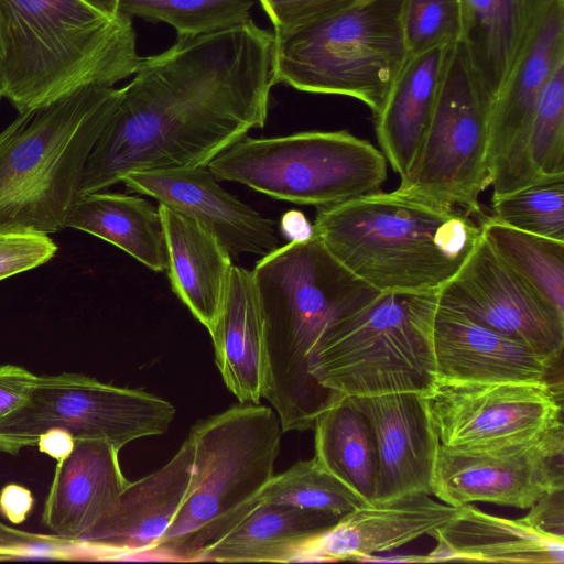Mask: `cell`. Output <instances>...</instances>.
I'll return each instance as SVG.
<instances>
[{
    "label": "cell",
    "instance_id": "cell-33",
    "mask_svg": "<svg viewBox=\"0 0 564 564\" xmlns=\"http://www.w3.org/2000/svg\"><path fill=\"white\" fill-rule=\"evenodd\" d=\"M492 217L530 234L564 241V174L543 176L505 195H492Z\"/></svg>",
    "mask_w": 564,
    "mask_h": 564
},
{
    "label": "cell",
    "instance_id": "cell-21",
    "mask_svg": "<svg viewBox=\"0 0 564 564\" xmlns=\"http://www.w3.org/2000/svg\"><path fill=\"white\" fill-rule=\"evenodd\" d=\"M119 451L101 441H76L57 460L42 514L54 535L78 542L116 508L128 481Z\"/></svg>",
    "mask_w": 564,
    "mask_h": 564
},
{
    "label": "cell",
    "instance_id": "cell-6",
    "mask_svg": "<svg viewBox=\"0 0 564 564\" xmlns=\"http://www.w3.org/2000/svg\"><path fill=\"white\" fill-rule=\"evenodd\" d=\"M281 434L275 411L258 403L232 405L193 425L188 492L150 554L197 562L238 527L274 476Z\"/></svg>",
    "mask_w": 564,
    "mask_h": 564
},
{
    "label": "cell",
    "instance_id": "cell-7",
    "mask_svg": "<svg viewBox=\"0 0 564 564\" xmlns=\"http://www.w3.org/2000/svg\"><path fill=\"white\" fill-rule=\"evenodd\" d=\"M403 1L360 0L273 35V85L355 98L376 115L410 56Z\"/></svg>",
    "mask_w": 564,
    "mask_h": 564
},
{
    "label": "cell",
    "instance_id": "cell-44",
    "mask_svg": "<svg viewBox=\"0 0 564 564\" xmlns=\"http://www.w3.org/2000/svg\"><path fill=\"white\" fill-rule=\"evenodd\" d=\"M102 14L113 18L119 14L120 0H83Z\"/></svg>",
    "mask_w": 564,
    "mask_h": 564
},
{
    "label": "cell",
    "instance_id": "cell-45",
    "mask_svg": "<svg viewBox=\"0 0 564 564\" xmlns=\"http://www.w3.org/2000/svg\"><path fill=\"white\" fill-rule=\"evenodd\" d=\"M2 98V94H1V87H0V99Z\"/></svg>",
    "mask_w": 564,
    "mask_h": 564
},
{
    "label": "cell",
    "instance_id": "cell-22",
    "mask_svg": "<svg viewBox=\"0 0 564 564\" xmlns=\"http://www.w3.org/2000/svg\"><path fill=\"white\" fill-rule=\"evenodd\" d=\"M555 0H460L463 44L491 106Z\"/></svg>",
    "mask_w": 564,
    "mask_h": 564
},
{
    "label": "cell",
    "instance_id": "cell-38",
    "mask_svg": "<svg viewBox=\"0 0 564 564\" xmlns=\"http://www.w3.org/2000/svg\"><path fill=\"white\" fill-rule=\"evenodd\" d=\"M36 378L23 367L0 366V422L26 401Z\"/></svg>",
    "mask_w": 564,
    "mask_h": 564
},
{
    "label": "cell",
    "instance_id": "cell-16",
    "mask_svg": "<svg viewBox=\"0 0 564 564\" xmlns=\"http://www.w3.org/2000/svg\"><path fill=\"white\" fill-rule=\"evenodd\" d=\"M121 182L130 191L196 220L231 258L264 257L280 247L275 221L226 192L207 166L130 172Z\"/></svg>",
    "mask_w": 564,
    "mask_h": 564
},
{
    "label": "cell",
    "instance_id": "cell-10",
    "mask_svg": "<svg viewBox=\"0 0 564 564\" xmlns=\"http://www.w3.org/2000/svg\"><path fill=\"white\" fill-rule=\"evenodd\" d=\"M490 109L491 102L457 41L447 48L436 106L420 153L395 191L481 215L479 196L491 184Z\"/></svg>",
    "mask_w": 564,
    "mask_h": 564
},
{
    "label": "cell",
    "instance_id": "cell-30",
    "mask_svg": "<svg viewBox=\"0 0 564 564\" xmlns=\"http://www.w3.org/2000/svg\"><path fill=\"white\" fill-rule=\"evenodd\" d=\"M481 237L522 280L564 314V241L481 216Z\"/></svg>",
    "mask_w": 564,
    "mask_h": 564
},
{
    "label": "cell",
    "instance_id": "cell-18",
    "mask_svg": "<svg viewBox=\"0 0 564 564\" xmlns=\"http://www.w3.org/2000/svg\"><path fill=\"white\" fill-rule=\"evenodd\" d=\"M193 470L194 442L188 434L163 467L129 482L113 511L78 542L93 547L98 560L150 553L181 508Z\"/></svg>",
    "mask_w": 564,
    "mask_h": 564
},
{
    "label": "cell",
    "instance_id": "cell-3",
    "mask_svg": "<svg viewBox=\"0 0 564 564\" xmlns=\"http://www.w3.org/2000/svg\"><path fill=\"white\" fill-rule=\"evenodd\" d=\"M313 235L377 291L437 293L481 239L465 210L381 191L319 207Z\"/></svg>",
    "mask_w": 564,
    "mask_h": 564
},
{
    "label": "cell",
    "instance_id": "cell-34",
    "mask_svg": "<svg viewBox=\"0 0 564 564\" xmlns=\"http://www.w3.org/2000/svg\"><path fill=\"white\" fill-rule=\"evenodd\" d=\"M527 153L539 176L564 174V59L541 91L528 132Z\"/></svg>",
    "mask_w": 564,
    "mask_h": 564
},
{
    "label": "cell",
    "instance_id": "cell-8",
    "mask_svg": "<svg viewBox=\"0 0 564 564\" xmlns=\"http://www.w3.org/2000/svg\"><path fill=\"white\" fill-rule=\"evenodd\" d=\"M437 293H380L319 339L311 372L345 397L425 393L437 379L432 326Z\"/></svg>",
    "mask_w": 564,
    "mask_h": 564
},
{
    "label": "cell",
    "instance_id": "cell-41",
    "mask_svg": "<svg viewBox=\"0 0 564 564\" xmlns=\"http://www.w3.org/2000/svg\"><path fill=\"white\" fill-rule=\"evenodd\" d=\"M74 445L75 440L73 436L61 429L46 431L40 436L36 443V446L42 453L55 458L56 460L66 457L73 451Z\"/></svg>",
    "mask_w": 564,
    "mask_h": 564
},
{
    "label": "cell",
    "instance_id": "cell-27",
    "mask_svg": "<svg viewBox=\"0 0 564 564\" xmlns=\"http://www.w3.org/2000/svg\"><path fill=\"white\" fill-rule=\"evenodd\" d=\"M335 514L278 503H259L197 562L295 563L304 545L334 525Z\"/></svg>",
    "mask_w": 564,
    "mask_h": 564
},
{
    "label": "cell",
    "instance_id": "cell-24",
    "mask_svg": "<svg viewBox=\"0 0 564 564\" xmlns=\"http://www.w3.org/2000/svg\"><path fill=\"white\" fill-rule=\"evenodd\" d=\"M172 291L210 332L221 310L232 268L223 243L196 220L159 204Z\"/></svg>",
    "mask_w": 564,
    "mask_h": 564
},
{
    "label": "cell",
    "instance_id": "cell-5",
    "mask_svg": "<svg viewBox=\"0 0 564 564\" xmlns=\"http://www.w3.org/2000/svg\"><path fill=\"white\" fill-rule=\"evenodd\" d=\"M122 88L90 85L19 112L0 133V229L66 228L90 151Z\"/></svg>",
    "mask_w": 564,
    "mask_h": 564
},
{
    "label": "cell",
    "instance_id": "cell-11",
    "mask_svg": "<svg viewBox=\"0 0 564 564\" xmlns=\"http://www.w3.org/2000/svg\"><path fill=\"white\" fill-rule=\"evenodd\" d=\"M171 402L141 389L120 388L63 372L37 376L26 399L0 422V451L17 454L48 430L76 441H101L120 451L141 437L162 435L172 423Z\"/></svg>",
    "mask_w": 564,
    "mask_h": 564
},
{
    "label": "cell",
    "instance_id": "cell-39",
    "mask_svg": "<svg viewBox=\"0 0 564 564\" xmlns=\"http://www.w3.org/2000/svg\"><path fill=\"white\" fill-rule=\"evenodd\" d=\"M530 512L521 518L538 532L564 539V488L542 496Z\"/></svg>",
    "mask_w": 564,
    "mask_h": 564
},
{
    "label": "cell",
    "instance_id": "cell-19",
    "mask_svg": "<svg viewBox=\"0 0 564 564\" xmlns=\"http://www.w3.org/2000/svg\"><path fill=\"white\" fill-rule=\"evenodd\" d=\"M460 507L419 492L362 506L310 540L295 562L360 561L398 549L452 520Z\"/></svg>",
    "mask_w": 564,
    "mask_h": 564
},
{
    "label": "cell",
    "instance_id": "cell-14",
    "mask_svg": "<svg viewBox=\"0 0 564 564\" xmlns=\"http://www.w3.org/2000/svg\"><path fill=\"white\" fill-rule=\"evenodd\" d=\"M437 305L523 343L551 362L562 356L564 314L513 272L482 237L438 290Z\"/></svg>",
    "mask_w": 564,
    "mask_h": 564
},
{
    "label": "cell",
    "instance_id": "cell-42",
    "mask_svg": "<svg viewBox=\"0 0 564 564\" xmlns=\"http://www.w3.org/2000/svg\"><path fill=\"white\" fill-rule=\"evenodd\" d=\"M36 535L12 529L0 522V560L22 557L25 546Z\"/></svg>",
    "mask_w": 564,
    "mask_h": 564
},
{
    "label": "cell",
    "instance_id": "cell-32",
    "mask_svg": "<svg viewBox=\"0 0 564 564\" xmlns=\"http://www.w3.org/2000/svg\"><path fill=\"white\" fill-rule=\"evenodd\" d=\"M257 0H120L118 11L128 18L164 22L177 36L208 34L239 25L250 18Z\"/></svg>",
    "mask_w": 564,
    "mask_h": 564
},
{
    "label": "cell",
    "instance_id": "cell-28",
    "mask_svg": "<svg viewBox=\"0 0 564 564\" xmlns=\"http://www.w3.org/2000/svg\"><path fill=\"white\" fill-rule=\"evenodd\" d=\"M66 227L115 245L152 271H166L167 253L159 207L144 198L105 191L83 195L72 205Z\"/></svg>",
    "mask_w": 564,
    "mask_h": 564
},
{
    "label": "cell",
    "instance_id": "cell-17",
    "mask_svg": "<svg viewBox=\"0 0 564 564\" xmlns=\"http://www.w3.org/2000/svg\"><path fill=\"white\" fill-rule=\"evenodd\" d=\"M368 417L377 459V502L405 495H431L440 446L423 393L351 397Z\"/></svg>",
    "mask_w": 564,
    "mask_h": 564
},
{
    "label": "cell",
    "instance_id": "cell-43",
    "mask_svg": "<svg viewBox=\"0 0 564 564\" xmlns=\"http://www.w3.org/2000/svg\"><path fill=\"white\" fill-rule=\"evenodd\" d=\"M281 229L291 240L306 239L313 235V227L305 216L296 210L286 213L281 220Z\"/></svg>",
    "mask_w": 564,
    "mask_h": 564
},
{
    "label": "cell",
    "instance_id": "cell-9",
    "mask_svg": "<svg viewBox=\"0 0 564 564\" xmlns=\"http://www.w3.org/2000/svg\"><path fill=\"white\" fill-rule=\"evenodd\" d=\"M381 151L346 130L243 138L214 158L217 181L241 183L280 200L329 207L380 191Z\"/></svg>",
    "mask_w": 564,
    "mask_h": 564
},
{
    "label": "cell",
    "instance_id": "cell-26",
    "mask_svg": "<svg viewBox=\"0 0 564 564\" xmlns=\"http://www.w3.org/2000/svg\"><path fill=\"white\" fill-rule=\"evenodd\" d=\"M215 362L240 403L262 398L265 356L261 311L251 271L232 265L225 300L209 332Z\"/></svg>",
    "mask_w": 564,
    "mask_h": 564
},
{
    "label": "cell",
    "instance_id": "cell-37",
    "mask_svg": "<svg viewBox=\"0 0 564 564\" xmlns=\"http://www.w3.org/2000/svg\"><path fill=\"white\" fill-rule=\"evenodd\" d=\"M281 35L325 15L348 8L360 0H257Z\"/></svg>",
    "mask_w": 564,
    "mask_h": 564
},
{
    "label": "cell",
    "instance_id": "cell-12",
    "mask_svg": "<svg viewBox=\"0 0 564 564\" xmlns=\"http://www.w3.org/2000/svg\"><path fill=\"white\" fill-rule=\"evenodd\" d=\"M440 444L489 449L563 426L562 381L470 382L436 379L424 394Z\"/></svg>",
    "mask_w": 564,
    "mask_h": 564
},
{
    "label": "cell",
    "instance_id": "cell-4",
    "mask_svg": "<svg viewBox=\"0 0 564 564\" xmlns=\"http://www.w3.org/2000/svg\"><path fill=\"white\" fill-rule=\"evenodd\" d=\"M141 58L131 18L83 0H0V87L19 112L86 86H113Z\"/></svg>",
    "mask_w": 564,
    "mask_h": 564
},
{
    "label": "cell",
    "instance_id": "cell-1",
    "mask_svg": "<svg viewBox=\"0 0 564 564\" xmlns=\"http://www.w3.org/2000/svg\"><path fill=\"white\" fill-rule=\"evenodd\" d=\"M273 33L252 19L217 32L177 36L147 57L122 88L117 110L90 151L77 197L130 172L206 167L265 124Z\"/></svg>",
    "mask_w": 564,
    "mask_h": 564
},
{
    "label": "cell",
    "instance_id": "cell-2",
    "mask_svg": "<svg viewBox=\"0 0 564 564\" xmlns=\"http://www.w3.org/2000/svg\"><path fill=\"white\" fill-rule=\"evenodd\" d=\"M251 274L263 324L262 398L282 432L313 430L316 416L339 397L311 372L316 345L335 323L381 292L351 273L314 235L262 257Z\"/></svg>",
    "mask_w": 564,
    "mask_h": 564
},
{
    "label": "cell",
    "instance_id": "cell-23",
    "mask_svg": "<svg viewBox=\"0 0 564 564\" xmlns=\"http://www.w3.org/2000/svg\"><path fill=\"white\" fill-rule=\"evenodd\" d=\"M430 535L437 544L424 555V563H564V539L538 532L521 518L492 516L470 503L462 506L452 520Z\"/></svg>",
    "mask_w": 564,
    "mask_h": 564
},
{
    "label": "cell",
    "instance_id": "cell-15",
    "mask_svg": "<svg viewBox=\"0 0 564 564\" xmlns=\"http://www.w3.org/2000/svg\"><path fill=\"white\" fill-rule=\"evenodd\" d=\"M563 59L564 0H555L490 109L488 159L494 196L541 178L528 159V132L541 91Z\"/></svg>",
    "mask_w": 564,
    "mask_h": 564
},
{
    "label": "cell",
    "instance_id": "cell-35",
    "mask_svg": "<svg viewBox=\"0 0 564 564\" xmlns=\"http://www.w3.org/2000/svg\"><path fill=\"white\" fill-rule=\"evenodd\" d=\"M403 30L409 55L459 41L460 0H404Z\"/></svg>",
    "mask_w": 564,
    "mask_h": 564
},
{
    "label": "cell",
    "instance_id": "cell-13",
    "mask_svg": "<svg viewBox=\"0 0 564 564\" xmlns=\"http://www.w3.org/2000/svg\"><path fill=\"white\" fill-rule=\"evenodd\" d=\"M564 430L489 449L456 451L440 444L431 495L454 507L481 501L528 509L564 488Z\"/></svg>",
    "mask_w": 564,
    "mask_h": 564
},
{
    "label": "cell",
    "instance_id": "cell-20",
    "mask_svg": "<svg viewBox=\"0 0 564 564\" xmlns=\"http://www.w3.org/2000/svg\"><path fill=\"white\" fill-rule=\"evenodd\" d=\"M432 343L438 379L470 382L550 380L556 364L455 311L436 306Z\"/></svg>",
    "mask_w": 564,
    "mask_h": 564
},
{
    "label": "cell",
    "instance_id": "cell-25",
    "mask_svg": "<svg viewBox=\"0 0 564 564\" xmlns=\"http://www.w3.org/2000/svg\"><path fill=\"white\" fill-rule=\"evenodd\" d=\"M448 46L410 55L373 115L381 152L400 178L412 169L427 133Z\"/></svg>",
    "mask_w": 564,
    "mask_h": 564
},
{
    "label": "cell",
    "instance_id": "cell-31",
    "mask_svg": "<svg viewBox=\"0 0 564 564\" xmlns=\"http://www.w3.org/2000/svg\"><path fill=\"white\" fill-rule=\"evenodd\" d=\"M260 503L286 505L337 517L367 505L316 457L300 460L273 476L260 496Z\"/></svg>",
    "mask_w": 564,
    "mask_h": 564
},
{
    "label": "cell",
    "instance_id": "cell-29",
    "mask_svg": "<svg viewBox=\"0 0 564 564\" xmlns=\"http://www.w3.org/2000/svg\"><path fill=\"white\" fill-rule=\"evenodd\" d=\"M315 457L365 503L376 500L377 459L368 417L351 397H337L315 419Z\"/></svg>",
    "mask_w": 564,
    "mask_h": 564
},
{
    "label": "cell",
    "instance_id": "cell-36",
    "mask_svg": "<svg viewBox=\"0 0 564 564\" xmlns=\"http://www.w3.org/2000/svg\"><path fill=\"white\" fill-rule=\"evenodd\" d=\"M56 251L46 234L0 229V281L48 262Z\"/></svg>",
    "mask_w": 564,
    "mask_h": 564
},
{
    "label": "cell",
    "instance_id": "cell-40",
    "mask_svg": "<svg viewBox=\"0 0 564 564\" xmlns=\"http://www.w3.org/2000/svg\"><path fill=\"white\" fill-rule=\"evenodd\" d=\"M34 505L31 491L17 484H10L0 492V512L14 524L24 522Z\"/></svg>",
    "mask_w": 564,
    "mask_h": 564
}]
</instances>
